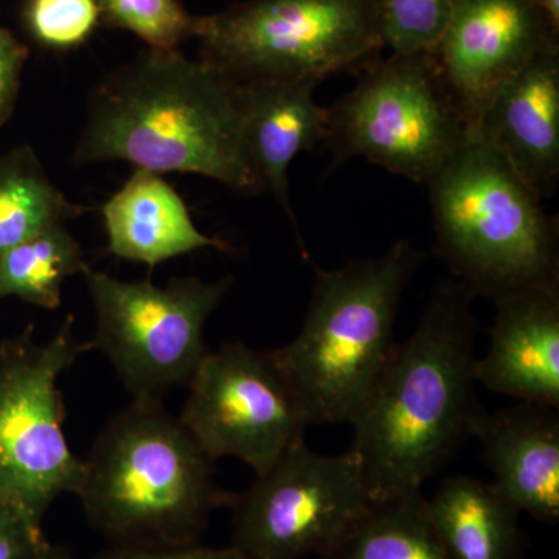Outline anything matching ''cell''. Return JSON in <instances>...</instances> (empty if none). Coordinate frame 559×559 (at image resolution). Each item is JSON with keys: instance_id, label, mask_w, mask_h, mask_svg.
Returning a JSON list of instances; mask_svg holds the SVG:
<instances>
[{"instance_id": "8992f818", "label": "cell", "mask_w": 559, "mask_h": 559, "mask_svg": "<svg viewBox=\"0 0 559 559\" xmlns=\"http://www.w3.org/2000/svg\"><path fill=\"white\" fill-rule=\"evenodd\" d=\"M197 39L235 84L322 83L384 49L378 0H246L200 16Z\"/></svg>"}, {"instance_id": "3957f363", "label": "cell", "mask_w": 559, "mask_h": 559, "mask_svg": "<svg viewBox=\"0 0 559 559\" xmlns=\"http://www.w3.org/2000/svg\"><path fill=\"white\" fill-rule=\"evenodd\" d=\"M110 546L200 540L213 511L234 506L215 462L160 401L132 400L106 421L75 491Z\"/></svg>"}, {"instance_id": "7c38bea8", "label": "cell", "mask_w": 559, "mask_h": 559, "mask_svg": "<svg viewBox=\"0 0 559 559\" xmlns=\"http://www.w3.org/2000/svg\"><path fill=\"white\" fill-rule=\"evenodd\" d=\"M554 46L559 33L530 0H455L433 57L474 130L502 86Z\"/></svg>"}, {"instance_id": "6da1fadb", "label": "cell", "mask_w": 559, "mask_h": 559, "mask_svg": "<svg viewBox=\"0 0 559 559\" xmlns=\"http://www.w3.org/2000/svg\"><path fill=\"white\" fill-rule=\"evenodd\" d=\"M476 294L455 278L430 290L417 329L396 345L360 404L352 450L358 454L371 502L421 492L457 454L484 414L476 395Z\"/></svg>"}, {"instance_id": "2e32d148", "label": "cell", "mask_w": 559, "mask_h": 559, "mask_svg": "<svg viewBox=\"0 0 559 559\" xmlns=\"http://www.w3.org/2000/svg\"><path fill=\"white\" fill-rule=\"evenodd\" d=\"M319 84L312 80L237 84L250 160L263 190L288 216L305 259L308 252L290 205L288 173L300 153L325 142L329 108L316 102Z\"/></svg>"}, {"instance_id": "44dd1931", "label": "cell", "mask_w": 559, "mask_h": 559, "mask_svg": "<svg viewBox=\"0 0 559 559\" xmlns=\"http://www.w3.org/2000/svg\"><path fill=\"white\" fill-rule=\"evenodd\" d=\"M86 266L68 224L51 227L0 253V301L17 299L58 310L66 280L83 274Z\"/></svg>"}, {"instance_id": "277c9868", "label": "cell", "mask_w": 559, "mask_h": 559, "mask_svg": "<svg viewBox=\"0 0 559 559\" xmlns=\"http://www.w3.org/2000/svg\"><path fill=\"white\" fill-rule=\"evenodd\" d=\"M425 253L399 240L380 257L316 267L304 325L272 358L296 392L310 425L349 423L396 349L404 290Z\"/></svg>"}, {"instance_id": "83f0119b", "label": "cell", "mask_w": 559, "mask_h": 559, "mask_svg": "<svg viewBox=\"0 0 559 559\" xmlns=\"http://www.w3.org/2000/svg\"><path fill=\"white\" fill-rule=\"evenodd\" d=\"M530 2L543 14L551 31L559 33V0H530Z\"/></svg>"}, {"instance_id": "4fadbf2b", "label": "cell", "mask_w": 559, "mask_h": 559, "mask_svg": "<svg viewBox=\"0 0 559 559\" xmlns=\"http://www.w3.org/2000/svg\"><path fill=\"white\" fill-rule=\"evenodd\" d=\"M474 364L477 384L520 403L559 409V280L507 294Z\"/></svg>"}, {"instance_id": "5bb4252c", "label": "cell", "mask_w": 559, "mask_h": 559, "mask_svg": "<svg viewBox=\"0 0 559 559\" xmlns=\"http://www.w3.org/2000/svg\"><path fill=\"white\" fill-rule=\"evenodd\" d=\"M474 130L540 200L550 198L559 180V46L502 86Z\"/></svg>"}, {"instance_id": "8fae6325", "label": "cell", "mask_w": 559, "mask_h": 559, "mask_svg": "<svg viewBox=\"0 0 559 559\" xmlns=\"http://www.w3.org/2000/svg\"><path fill=\"white\" fill-rule=\"evenodd\" d=\"M179 421L213 462L234 457L266 473L310 426L271 349L229 342L194 371Z\"/></svg>"}, {"instance_id": "d6986e66", "label": "cell", "mask_w": 559, "mask_h": 559, "mask_svg": "<svg viewBox=\"0 0 559 559\" xmlns=\"http://www.w3.org/2000/svg\"><path fill=\"white\" fill-rule=\"evenodd\" d=\"M84 212L51 182L32 146L0 157V253Z\"/></svg>"}, {"instance_id": "ac0fdd59", "label": "cell", "mask_w": 559, "mask_h": 559, "mask_svg": "<svg viewBox=\"0 0 559 559\" xmlns=\"http://www.w3.org/2000/svg\"><path fill=\"white\" fill-rule=\"evenodd\" d=\"M426 513L451 559H521V513L492 484L447 477Z\"/></svg>"}, {"instance_id": "484cf974", "label": "cell", "mask_w": 559, "mask_h": 559, "mask_svg": "<svg viewBox=\"0 0 559 559\" xmlns=\"http://www.w3.org/2000/svg\"><path fill=\"white\" fill-rule=\"evenodd\" d=\"M97 559H246L237 547L202 546L200 540L145 546H110Z\"/></svg>"}, {"instance_id": "52a82bcc", "label": "cell", "mask_w": 559, "mask_h": 559, "mask_svg": "<svg viewBox=\"0 0 559 559\" xmlns=\"http://www.w3.org/2000/svg\"><path fill=\"white\" fill-rule=\"evenodd\" d=\"M471 130L433 53H393L329 108L325 143L336 164L364 157L426 183Z\"/></svg>"}, {"instance_id": "e0dca14e", "label": "cell", "mask_w": 559, "mask_h": 559, "mask_svg": "<svg viewBox=\"0 0 559 559\" xmlns=\"http://www.w3.org/2000/svg\"><path fill=\"white\" fill-rule=\"evenodd\" d=\"M108 250L121 260L157 264L197 252L227 250L229 245L198 229L190 210L164 176L135 170L102 209Z\"/></svg>"}, {"instance_id": "ffe728a7", "label": "cell", "mask_w": 559, "mask_h": 559, "mask_svg": "<svg viewBox=\"0 0 559 559\" xmlns=\"http://www.w3.org/2000/svg\"><path fill=\"white\" fill-rule=\"evenodd\" d=\"M323 559H451L426 513L423 492L373 503Z\"/></svg>"}, {"instance_id": "7402d4cb", "label": "cell", "mask_w": 559, "mask_h": 559, "mask_svg": "<svg viewBox=\"0 0 559 559\" xmlns=\"http://www.w3.org/2000/svg\"><path fill=\"white\" fill-rule=\"evenodd\" d=\"M102 22L130 32L148 49H179L197 38L200 16H193L180 0H97Z\"/></svg>"}, {"instance_id": "9a60e30c", "label": "cell", "mask_w": 559, "mask_h": 559, "mask_svg": "<svg viewBox=\"0 0 559 559\" xmlns=\"http://www.w3.org/2000/svg\"><path fill=\"white\" fill-rule=\"evenodd\" d=\"M559 409L518 403L474 423L485 462L499 489L520 513L544 524L559 520Z\"/></svg>"}, {"instance_id": "7a4b0ae2", "label": "cell", "mask_w": 559, "mask_h": 559, "mask_svg": "<svg viewBox=\"0 0 559 559\" xmlns=\"http://www.w3.org/2000/svg\"><path fill=\"white\" fill-rule=\"evenodd\" d=\"M72 159L200 175L242 194L264 191L246 146L237 84L179 49L146 47L95 84Z\"/></svg>"}, {"instance_id": "30bf717a", "label": "cell", "mask_w": 559, "mask_h": 559, "mask_svg": "<svg viewBox=\"0 0 559 559\" xmlns=\"http://www.w3.org/2000/svg\"><path fill=\"white\" fill-rule=\"evenodd\" d=\"M371 502L358 454H318L297 441L234 506L231 546L246 559L325 557Z\"/></svg>"}, {"instance_id": "f1b7e54d", "label": "cell", "mask_w": 559, "mask_h": 559, "mask_svg": "<svg viewBox=\"0 0 559 559\" xmlns=\"http://www.w3.org/2000/svg\"><path fill=\"white\" fill-rule=\"evenodd\" d=\"M38 559H75L66 547L53 546L50 544L46 551Z\"/></svg>"}, {"instance_id": "5b68a950", "label": "cell", "mask_w": 559, "mask_h": 559, "mask_svg": "<svg viewBox=\"0 0 559 559\" xmlns=\"http://www.w3.org/2000/svg\"><path fill=\"white\" fill-rule=\"evenodd\" d=\"M425 186L433 253L476 297L559 280L557 218L476 130Z\"/></svg>"}, {"instance_id": "cb8c5ba5", "label": "cell", "mask_w": 559, "mask_h": 559, "mask_svg": "<svg viewBox=\"0 0 559 559\" xmlns=\"http://www.w3.org/2000/svg\"><path fill=\"white\" fill-rule=\"evenodd\" d=\"M24 24L46 49H79L102 22L97 0H25Z\"/></svg>"}, {"instance_id": "ba28073f", "label": "cell", "mask_w": 559, "mask_h": 559, "mask_svg": "<svg viewBox=\"0 0 559 559\" xmlns=\"http://www.w3.org/2000/svg\"><path fill=\"white\" fill-rule=\"evenodd\" d=\"M95 311L91 349H100L132 400L160 401L187 388L210 352L205 325L234 286V277L205 282L150 278L124 282L106 272L83 271Z\"/></svg>"}, {"instance_id": "d4e9b609", "label": "cell", "mask_w": 559, "mask_h": 559, "mask_svg": "<svg viewBox=\"0 0 559 559\" xmlns=\"http://www.w3.org/2000/svg\"><path fill=\"white\" fill-rule=\"evenodd\" d=\"M49 546L43 525L0 502V559H38Z\"/></svg>"}, {"instance_id": "4316f807", "label": "cell", "mask_w": 559, "mask_h": 559, "mask_svg": "<svg viewBox=\"0 0 559 559\" xmlns=\"http://www.w3.org/2000/svg\"><path fill=\"white\" fill-rule=\"evenodd\" d=\"M27 58V47L0 25V127L7 123L16 108L22 70Z\"/></svg>"}, {"instance_id": "9c48e42d", "label": "cell", "mask_w": 559, "mask_h": 559, "mask_svg": "<svg viewBox=\"0 0 559 559\" xmlns=\"http://www.w3.org/2000/svg\"><path fill=\"white\" fill-rule=\"evenodd\" d=\"M90 349L76 341L72 318L44 344L32 326L0 344V502L39 525L80 485L83 459L66 437L60 378Z\"/></svg>"}, {"instance_id": "603a6c76", "label": "cell", "mask_w": 559, "mask_h": 559, "mask_svg": "<svg viewBox=\"0 0 559 559\" xmlns=\"http://www.w3.org/2000/svg\"><path fill=\"white\" fill-rule=\"evenodd\" d=\"M455 0H378L384 47L396 55L433 53Z\"/></svg>"}]
</instances>
